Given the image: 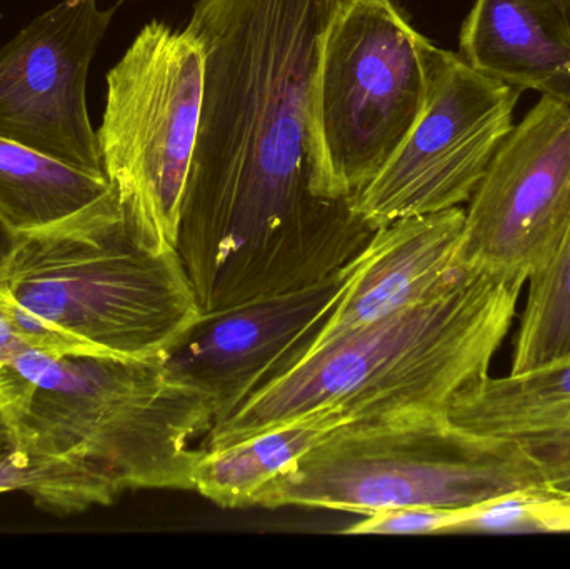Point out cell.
Segmentation results:
<instances>
[{
    "label": "cell",
    "instance_id": "cell-23",
    "mask_svg": "<svg viewBox=\"0 0 570 569\" xmlns=\"http://www.w3.org/2000/svg\"><path fill=\"white\" fill-rule=\"evenodd\" d=\"M13 241H16V234L10 233L6 224L0 220V281H2L3 269H6L10 251H12Z\"/></svg>",
    "mask_w": 570,
    "mask_h": 569
},
{
    "label": "cell",
    "instance_id": "cell-2",
    "mask_svg": "<svg viewBox=\"0 0 570 569\" xmlns=\"http://www.w3.org/2000/svg\"><path fill=\"white\" fill-rule=\"evenodd\" d=\"M525 284L522 273L458 264L428 300L305 354L214 426L200 450L304 418L345 426L407 411L448 413L459 394L491 376Z\"/></svg>",
    "mask_w": 570,
    "mask_h": 569
},
{
    "label": "cell",
    "instance_id": "cell-9",
    "mask_svg": "<svg viewBox=\"0 0 570 569\" xmlns=\"http://www.w3.org/2000/svg\"><path fill=\"white\" fill-rule=\"evenodd\" d=\"M120 3L62 0L0 49V139L106 176L86 87Z\"/></svg>",
    "mask_w": 570,
    "mask_h": 569
},
{
    "label": "cell",
    "instance_id": "cell-8",
    "mask_svg": "<svg viewBox=\"0 0 570 569\" xmlns=\"http://www.w3.org/2000/svg\"><path fill=\"white\" fill-rule=\"evenodd\" d=\"M521 96L522 90L442 49L424 112L387 166L355 197V213L377 230L469 203L514 129Z\"/></svg>",
    "mask_w": 570,
    "mask_h": 569
},
{
    "label": "cell",
    "instance_id": "cell-3",
    "mask_svg": "<svg viewBox=\"0 0 570 569\" xmlns=\"http://www.w3.org/2000/svg\"><path fill=\"white\" fill-rule=\"evenodd\" d=\"M12 366L23 381L17 447L102 471L124 491H194L203 450L193 441L209 434L216 410L164 356L30 350Z\"/></svg>",
    "mask_w": 570,
    "mask_h": 569
},
{
    "label": "cell",
    "instance_id": "cell-21",
    "mask_svg": "<svg viewBox=\"0 0 570 569\" xmlns=\"http://www.w3.org/2000/svg\"><path fill=\"white\" fill-rule=\"evenodd\" d=\"M462 511L438 508H391L367 514L348 534H434L454 531Z\"/></svg>",
    "mask_w": 570,
    "mask_h": 569
},
{
    "label": "cell",
    "instance_id": "cell-7",
    "mask_svg": "<svg viewBox=\"0 0 570 569\" xmlns=\"http://www.w3.org/2000/svg\"><path fill=\"white\" fill-rule=\"evenodd\" d=\"M206 59L187 27L153 20L107 73L97 129L104 174L127 226L157 253L176 251L199 139Z\"/></svg>",
    "mask_w": 570,
    "mask_h": 569
},
{
    "label": "cell",
    "instance_id": "cell-20",
    "mask_svg": "<svg viewBox=\"0 0 570 569\" xmlns=\"http://www.w3.org/2000/svg\"><path fill=\"white\" fill-rule=\"evenodd\" d=\"M30 350L76 353L66 341L33 323L6 291L0 290V367Z\"/></svg>",
    "mask_w": 570,
    "mask_h": 569
},
{
    "label": "cell",
    "instance_id": "cell-6",
    "mask_svg": "<svg viewBox=\"0 0 570 569\" xmlns=\"http://www.w3.org/2000/svg\"><path fill=\"white\" fill-rule=\"evenodd\" d=\"M441 47L394 0H335L308 104L312 190L354 203L428 106Z\"/></svg>",
    "mask_w": 570,
    "mask_h": 569
},
{
    "label": "cell",
    "instance_id": "cell-5",
    "mask_svg": "<svg viewBox=\"0 0 570 569\" xmlns=\"http://www.w3.org/2000/svg\"><path fill=\"white\" fill-rule=\"evenodd\" d=\"M532 490L548 488L514 444L462 430L441 411H407L332 431L253 507L465 511Z\"/></svg>",
    "mask_w": 570,
    "mask_h": 569
},
{
    "label": "cell",
    "instance_id": "cell-1",
    "mask_svg": "<svg viewBox=\"0 0 570 569\" xmlns=\"http://www.w3.org/2000/svg\"><path fill=\"white\" fill-rule=\"evenodd\" d=\"M335 0H196L206 59L199 139L176 251L203 314L302 290L375 230L312 190L308 104Z\"/></svg>",
    "mask_w": 570,
    "mask_h": 569
},
{
    "label": "cell",
    "instance_id": "cell-15",
    "mask_svg": "<svg viewBox=\"0 0 570 569\" xmlns=\"http://www.w3.org/2000/svg\"><path fill=\"white\" fill-rule=\"evenodd\" d=\"M114 193L106 176L0 139V220L16 236L62 223Z\"/></svg>",
    "mask_w": 570,
    "mask_h": 569
},
{
    "label": "cell",
    "instance_id": "cell-16",
    "mask_svg": "<svg viewBox=\"0 0 570 569\" xmlns=\"http://www.w3.org/2000/svg\"><path fill=\"white\" fill-rule=\"evenodd\" d=\"M341 426L327 416L304 418L217 450H203L194 468V491L220 508L253 507L261 490Z\"/></svg>",
    "mask_w": 570,
    "mask_h": 569
},
{
    "label": "cell",
    "instance_id": "cell-13",
    "mask_svg": "<svg viewBox=\"0 0 570 569\" xmlns=\"http://www.w3.org/2000/svg\"><path fill=\"white\" fill-rule=\"evenodd\" d=\"M448 416L462 430L514 444L551 493L570 497V360L489 376L459 394Z\"/></svg>",
    "mask_w": 570,
    "mask_h": 569
},
{
    "label": "cell",
    "instance_id": "cell-22",
    "mask_svg": "<svg viewBox=\"0 0 570 569\" xmlns=\"http://www.w3.org/2000/svg\"><path fill=\"white\" fill-rule=\"evenodd\" d=\"M22 396L23 381L16 367H0V451L17 443L16 418Z\"/></svg>",
    "mask_w": 570,
    "mask_h": 569
},
{
    "label": "cell",
    "instance_id": "cell-10",
    "mask_svg": "<svg viewBox=\"0 0 570 569\" xmlns=\"http://www.w3.org/2000/svg\"><path fill=\"white\" fill-rule=\"evenodd\" d=\"M570 219V106L541 96L495 154L465 209L461 266L528 276Z\"/></svg>",
    "mask_w": 570,
    "mask_h": 569
},
{
    "label": "cell",
    "instance_id": "cell-24",
    "mask_svg": "<svg viewBox=\"0 0 570 569\" xmlns=\"http://www.w3.org/2000/svg\"><path fill=\"white\" fill-rule=\"evenodd\" d=\"M562 3H564L566 12H568L569 22H570V0H562Z\"/></svg>",
    "mask_w": 570,
    "mask_h": 569
},
{
    "label": "cell",
    "instance_id": "cell-18",
    "mask_svg": "<svg viewBox=\"0 0 570 569\" xmlns=\"http://www.w3.org/2000/svg\"><path fill=\"white\" fill-rule=\"evenodd\" d=\"M20 491L57 514L83 513L114 503L122 488L102 471L60 458L37 457L13 444L0 451V493Z\"/></svg>",
    "mask_w": 570,
    "mask_h": 569
},
{
    "label": "cell",
    "instance_id": "cell-4",
    "mask_svg": "<svg viewBox=\"0 0 570 569\" xmlns=\"http://www.w3.org/2000/svg\"><path fill=\"white\" fill-rule=\"evenodd\" d=\"M0 290L79 354L164 356L203 317L177 251L144 246L116 193L17 234Z\"/></svg>",
    "mask_w": 570,
    "mask_h": 569
},
{
    "label": "cell",
    "instance_id": "cell-12",
    "mask_svg": "<svg viewBox=\"0 0 570 569\" xmlns=\"http://www.w3.org/2000/svg\"><path fill=\"white\" fill-rule=\"evenodd\" d=\"M464 220L465 209L454 207L405 217L375 230L352 263L347 286L307 353L414 306L441 290L458 269Z\"/></svg>",
    "mask_w": 570,
    "mask_h": 569
},
{
    "label": "cell",
    "instance_id": "cell-14",
    "mask_svg": "<svg viewBox=\"0 0 570 569\" xmlns=\"http://www.w3.org/2000/svg\"><path fill=\"white\" fill-rule=\"evenodd\" d=\"M459 56L492 79L570 106V22L562 0H475Z\"/></svg>",
    "mask_w": 570,
    "mask_h": 569
},
{
    "label": "cell",
    "instance_id": "cell-11",
    "mask_svg": "<svg viewBox=\"0 0 570 569\" xmlns=\"http://www.w3.org/2000/svg\"><path fill=\"white\" fill-rule=\"evenodd\" d=\"M351 271L352 263L312 286L203 314L164 354L167 367L210 398L214 426L224 423L304 357L344 293Z\"/></svg>",
    "mask_w": 570,
    "mask_h": 569
},
{
    "label": "cell",
    "instance_id": "cell-19",
    "mask_svg": "<svg viewBox=\"0 0 570 569\" xmlns=\"http://www.w3.org/2000/svg\"><path fill=\"white\" fill-rule=\"evenodd\" d=\"M548 493L549 490L521 491L462 511L454 531L499 533L524 528L541 530V507Z\"/></svg>",
    "mask_w": 570,
    "mask_h": 569
},
{
    "label": "cell",
    "instance_id": "cell-17",
    "mask_svg": "<svg viewBox=\"0 0 570 569\" xmlns=\"http://www.w3.org/2000/svg\"><path fill=\"white\" fill-rule=\"evenodd\" d=\"M528 286L509 373L570 360V219Z\"/></svg>",
    "mask_w": 570,
    "mask_h": 569
}]
</instances>
